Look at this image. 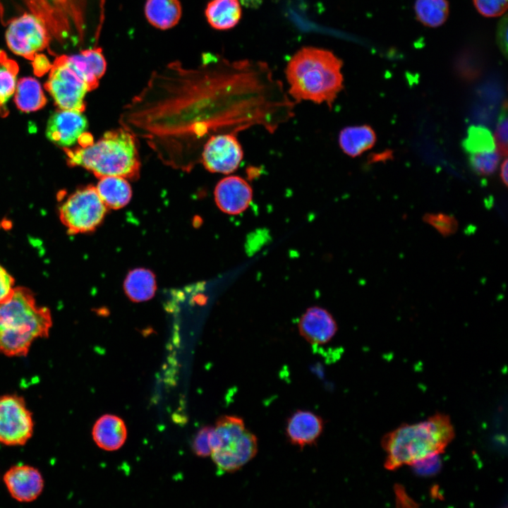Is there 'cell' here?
<instances>
[{
	"label": "cell",
	"instance_id": "6da1fadb",
	"mask_svg": "<svg viewBox=\"0 0 508 508\" xmlns=\"http://www.w3.org/2000/svg\"><path fill=\"white\" fill-rule=\"evenodd\" d=\"M341 67L342 61L328 50L301 49L286 69L290 95L297 102L325 103L331 107L344 87Z\"/></svg>",
	"mask_w": 508,
	"mask_h": 508
},
{
	"label": "cell",
	"instance_id": "7a4b0ae2",
	"mask_svg": "<svg viewBox=\"0 0 508 508\" xmlns=\"http://www.w3.org/2000/svg\"><path fill=\"white\" fill-rule=\"evenodd\" d=\"M52 320L50 310L37 304L33 294L23 287L0 303V353L27 355L33 341L46 337Z\"/></svg>",
	"mask_w": 508,
	"mask_h": 508
},
{
	"label": "cell",
	"instance_id": "3957f363",
	"mask_svg": "<svg viewBox=\"0 0 508 508\" xmlns=\"http://www.w3.org/2000/svg\"><path fill=\"white\" fill-rule=\"evenodd\" d=\"M454 437L450 418L436 413L427 420L403 424L384 436L386 453L385 467L395 470L404 465L435 454H440Z\"/></svg>",
	"mask_w": 508,
	"mask_h": 508
},
{
	"label": "cell",
	"instance_id": "277c9868",
	"mask_svg": "<svg viewBox=\"0 0 508 508\" xmlns=\"http://www.w3.org/2000/svg\"><path fill=\"white\" fill-rule=\"evenodd\" d=\"M68 164L80 166L95 176H121L135 179L140 174V161L133 136L119 128L106 132L95 143L64 148Z\"/></svg>",
	"mask_w": 508,
	"mask_h": 508
},
{
	"label": "cell",
	"instance_id": "5b68a950",
	"mask_svg": "<svg viewBox=\"0 0 508 508\" xmlns=\"http://www.w3.org/2000/svg\"><path fill=\"white\" fill-rule=\"evenodd\" d=\"M211 457L217 467L234 473L250 461L258 450L256 436L247 430L243 420L224 416L216 422L210 436Z\"/></svg>",
	"mask_w": 508,
	"mask_h": 508
},
{
	"label": "cell",
	"instance_id": "8992f818",
	"mask_svg": "<svg viewBox=\"0 0 508 508\" xmlns=\"http://www.w3.org/2000/svg\"><path fill=\"white\" fill-rule=\"evenodd\" d=\"M107 207L95 186L75 190L62 203L59 217L69 234L94 231L103 221Z\"/></svg>",
	"mask_w": 508,
	"mask_h": 508
},
{
	"label": "cell",
	"instance_id": "52a82bcc",
	"mask_svg": "<svg viewBox=\"0 0 508 508\" xmlns=\"http://www.w3.org/2000/svg\"><path fill=\"white\" fill-rule=\"evenodd\" d=\"M45 87L59 109L85 111V97L90 87L66 56L58 57L52 64Z\"/></svg>",
	"mask_w": 508,
	"mask_h": 508
},
{
	"label": "cell",
	"instance_id": "ba28073f",
	"mask_svg": "<svg viewBox=\"0 0 508 508\" xmlns=\"http://www.w3.org/2000/svg\"><path fill=\"white\" fill-rule=\"evenodd\" d=\"M6 42L13 54L32 59L49 44L50 35L40 17L32 13H24L8 23Z\"/></svg>",
	"mask_w": 508,
	"mask_h": 508
},
{
	"label": "cell",
	"instance_id": "9c48e42d",
	"mask_svg": "<svg viewBox=\"0 0 508 508\" xmlns=\"http://www.w3.org/2000/svg\"><path fill=\"white\" fill-rule=\"evenodd\" d=\"M33 430L32 413L23 398L15 394L0 397V443L23 445L32 437Z\"/></svg>",
	"mask_w": 508,
	"mask_h": 508
},
{
	"label": "cell",
	"instance_id": "30bf717a",
	"mask_svg": "<svg viewBox=\"0 0 508 508\" xmlns=\"http://www.w3.org/2000/svg\"><path fill=\"white\" fill-rule=\"evenodd\" d=\"M243 158L242 146L232 133L211 136L202 153V162L207 171L224 174L235 171Z\"/></svg>",
	"mask_w": 508,
	"mask_h": 508
},
{
	"label": "cell",
	"instance_id": "8fae6325",
	"mask_svg": "<svg viewBox=\"0 0 508 508\" xmlns=\"http://www.w3.org/2000/svg\"><path fill=\"white\" fill-rule=\"evenodd\" d=\"M87 127V121L83 112L59 109L50 116L46 135L50 141L65 148L78 141Z\"/></svg>",
	"mask_w": 508,
	"mask_h": 508
},
{
	"label": "cell",
	"instance_id": "7c38bea8",
	"mask_svg": "<svg viewBox=\"0 0 508 508\" xmlns=\"http://www.w3.org/2000/svg\"><path fill=\"white\" fill-rule=\"evenodd\" d=\"M214 201L224 213L237 215L247 210L253 200V189L242 177L228 176L215 186Z\"/></svg>",
	"mask_w": 508,
	"mask_h": 508
},
{
	"label": "cell",
	"instance_id": "4fadbf2b",
	"mask_svg": "<svg viewBox=\"0 0 508 508\" xmlns=\"http://www.w3.org/2000/svg\"><path fill=\"white\" fill-rule=\"evenodd\" d=\"M298 328L301 336L308 343L322 345L333 339L338 325L330 312L321 306H313L302 314Z\"/></svg>",
	"mask_w": 508,
	"mask_h": 508
},
{
	"label": "cell",
	"instance_id": "5bb4252c",
	"mask_svg": "<svg viewBox=\"0 0 508 508\" xmlns=\"http://www.w3.org/2000/svg\"><path fill=\"white\" fill-rule=\"evenodd\" d=\"M4 481L11 497L20 502L35 500L44 488L41 473L28 465L11 467L4 474Z\"/></svg>",
	"mask_w": 508,
	"mask_h": 508
},
{
	"label": "cell",
	"instance_id": "9a60e30c",
	"mask_svg": "<svg viewBox=\"0 0 508 508\" xmlns=\"http://www.w3.org/2000/svg\"><path fill=\"white\" fill-rule=\"evenodd\" d=\"M323 419L307 410H298L287 419L285 433L289 442L301 449L317 443L323 433Z\"/></svg>",
	"mask_w": 508,
	"mask_h": 508
},
{
	"label": "cell",
	"instance_id": "2e32d148",
	"mask_svg": "<svg viewBox=\"0 0 508 508\" xmlns=\"http://www.w3.org/2000/svg\"><path fill=\"white\" fill-rule=\"evenodd\" d=\"M69 64L86 82L90 90L99 85L107 69V61L99 47H89L78 53L66 56Z\"/></svg>",
	"mask_w": 508,
	"mask_h": 508
},
{
	"label": "cell",
	"instance_id": "e0dca14e",
	"mask_svg": "<svg viewBox=\"0 0 508 508\" xmlns=\"http://www.w3.org/2000/svg\"><path fill=\"white\" fill-rule=\"evenodd\" d=\"M92 438L96 445L105 451L120 449L127 438V429L123 421L114 415L101 416L94 424Z\"/></svg>",
	"mask_w": 508,
	"mask_h": 508
},
{
	"label": "cell",
	"instance_id": "ac0fdd59",
	"mask_svg": "<svg viewBox=\"0 0 508 508\" xmlns=\"http://www.w3.org/2000/svg\"><path fill=\"white\" fill-rule=\"evenodd\" d=\"M144 13L152 26L165 30L179 23L182 6L179 0H146Z\"/></svg>",
	"mask_w": 508,
	"mask_h": 508
},
{
	"label": "cell",
	"instance_id": "d6986e66",
	"mask_svg": "<svg viewBox=\"0 0 508 508\" xmlns=\"http://www.w3.org/2000/svg\"><path fill=\"white\" fill-rule=\"evenodd\" d=\"M242 0H210L205 9L209 25L219 30L234 28L241 18Z\"/></svg>",
	"mask_w": 508,
	"mask_h": 508
},
{
	"label": "cell",
	"instance_id": "ffe728a7",
	"mask_svg": "<svg viewBox=\"0 0 508 508\" xmlns=\"http://www.w3.org/2000/svg\"><path fill=\"white\" fill-rule=\"evenodd\" d=\"M376 134L368 125L347 126L339 134V145L341 150L351 157H356L373 147Z\"/></svg>",
	"mask_w": 508,
	"mask_h": 508
},
{
	"label": "cell",
	"instance_id": "44dd1931",
	"mask_svg": "<svg viewBox=\"0 0 508 508\" xmlns=\"http://www.w3.org/2000/svg\"><path fill=\"white\" fill-rule=\"evenodd\" d=\"M107 208L118 210L126 206L132 196L131 187L127 179L117 176L99 178L95 187Z\"/></svg>",
	"mask_w": 508,
	"mask_h": 508
},
{
	"label": "cell",
	"instance_id": "7402d4cb",
	"mask_svg": "<svg viewBox=\"0 0 508 508\" xmlns=\"http://www.w3.org/2000/svg\"><path fill=\"white\" fill-rule=\"evenodd\" d=\"M157 289L155 276L145 268L130 271L124 280V291L134 302H143L153 297Z\"/></svg>",
	"mask_w": 508,
	"mask_h": 508
},
{
	"label": "cell",
	"instance_id": "603a6c76",
	"mask_svg": "<svg viewBox=\"0 0 508 508\" xmlns=\"http://www.w3.org/2000/svg\"><path fill=\"white\" fill-rule=\"evenodd\" d=\"M14 102L21 111L30 113L42 108L47 99L40 83L32 77H25L18 81Z\"/></svg>",
	"mask_w": 508,
	"mask_h": 508
},
{
	"label": "cell",
	"instance_id": "cb8c5ba5",
	"mask_svg": "<svg viewBox=\"0 0 508 508\" xmlns=\"http://www.w3.org/2000/svg\"><path fill=\"white\" fill-rule=\"evenodd\" d=\"M418 20L423 25L435 28L443 24L449 14L447 0H416L414 5Z\"/></svg>",
	"mask_w": 508,
	"mask_h": 508
},
{
	"label": "cell",
	"instance_id": "d4e9b609",
	"mask_svg": "<svg viewBox=\"0 0 508 508\" xmlns=\"http://www.w3.org/2000/svg\"><path fill=\"white\" fill-rule=\"evenodd\" d=\"M464 150L471 154L495 150V143L491 132L481 126H471L467 136L462 143Z\"/></svg>",
	"mask_w": 508,
	"mask_h": 508
},
{
	"label": "cell",
	"instance_id": "484cf974",
	"mask_svg": "<svg viewBox=\"0 0 508 508\" xmlns=\"http://www.w3.org/2000/svg\"><path fill=\"white\" fill-rule=\"evenodd\" d=\"M17 74L18 66L14 61L5 59L0 62V109L4 108L15 93Z\"/></svg>",
	"mask_w": 508,
	"mask_h": 508
},
{
	"label": "cell",
	"instance_id": "4316f807",
	"mask_svg": "<svg viewBox=\"0 0 508 508\" xmlns=\"http://www.w3.org/2000/svg\"><path fill=\"white\" fill-rule=\"evenodd\" d=\"M500 155L495 150L471 154L469 165L473 171L480 176L492 174L497 168Z\"/></svg>",
	"mask_w": 508,
	"mask_h": 508
},
{
	"label": "cell",
	"instance_id": "83f0119b",
	"mask_svg": "<svg viewBox=\"0 0 508 508\" xmlns=\"http://www.w3.org/2000/svg\"><path fill=\"white\" fill-rule=\"evenodd\" d=\"M423 221L437 230L443 236L454 234L458 229L457 220L452 216L443 213H429L423 217Z\"/></svg>",
	"mask_w": 508,
	"mask_h": 508
},
{
	"label": "cell",
	"instance_id": "f1b7e54d",
	"mask_svg": "<svg viewBox=\"0 0 508 508\" xmlns=\"http://www.w3.org/2000/svg\"><path fill=\"white\" fill-rule=\"evenodd\" d=\"M213 427L205 426L201 428L195 435L192 449L199 457H207L211 455L210 436Z\"/></svg>",
	"mask_w": 508,
	"mask_h": 508
},
{
	"label": "cell",
	"instance_id": "f546056e",
	"mask_svg": "<svg viewBox=\"0 0 508 508\" xmlns=\"http://www.w3.org/2000/svg\"><path fill=\"white\" fill-rule=\"evenodd\" d=\"M508 119L507 106H505L500 114L495 135V143L500 156L507 157V136H508Z\"/></svg>",
	"mask_w": 508,
	"mask_h": 508
},
{
	"label": "cell",
	"instance_id": "4dcf8cb0",
	"mask_svg": "<svg viewBox=\"0 0 508 508\" xmlns=\"http://www.w3.org/2000/svg\"><path fill=\"white\" fill-rule=\"evenodd\" d=\"M477 11L485 17L502 15L507 8V0H473Z\"/></svg>",
	"mask_w": 508,
	"mask_h": 508
},
{
	"label": "cell",
	"instance_id": "1f68e13d",
	"mask_svg": "<svg viewBox=\"0 0 508 508\" xmlns=\"http://www.w3.org/2000/svg\"><path fill=\"white\" fill-rule=\"evenodd\" d=\"M440 454H435L425 457L413 463L411 466L414 471L421 476L434 475L439 471L441 467Z\"/></svg>",
	"mask_w": 508,
	"mask_h": 508
},
{
	"label": "cell",
	"instance_id": "d6a6232c",
	"mask_svg": "<svg viewBox=\"0 0 508 508\" xmlns=\"http://www.w3.org/2000/svg\"><path fill=\"white\" fill-rule=\"evenodd\" d=\"M14 283L13 277L0 265V303L13 294Z\"/></svg>",
	"mask_w": 508,
	"mask_h": 508
},
{
	"label": "cell",
	"instance_id": "836d02e7",
	"mask_svg": "<svg viewBox=\"0 0 508 508\" xmlns=\"http://www.w3.org/2000/svg\"><path fill=\"white\" fill-rule=\"evenodd\" d=\"M33 60L34 72L37 75H42L49 70L50 71L52 64L43 54H35L32 59Z\"/></svg>",
	"mask_w": 508,
	"mask_h": 508
},
{
	"label": "cell",
	"instance_id": "e575fe53",
	"mask_svg": "<svg viewBox=\"0 0 508 508\" xmlns=\"http://www.w3.org/2000/svg\"><path fill=\"white\" fill-rule=\"evenodd\" d=\"M507 17L504 18L497 29V43L502 52L506 55L507 49Z\"/></svg>",
	"mask_w": 508,
	"mask_h": 508
},
{
	"label": "cell",
	"instance_id": "d590c367",
	"mask_svg": "<svg viewBox=\"0 0 508 508\" xmlns=\"http://www.w3.org/2000/svg\"><path fill=\"white\" fill-rule=\"evenodd\" d=\"M500 177L504 186H507L508 181V161L506 157L501 165Z\"/></svg>",
	"mask_w": 508,
	"mask_h": 508
}]
</instances>
